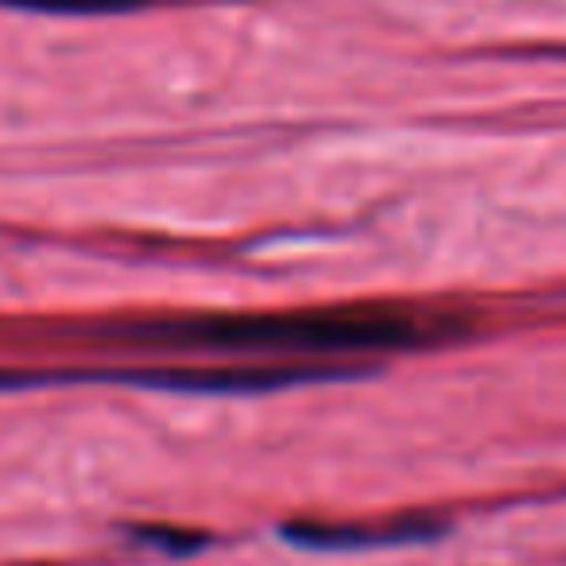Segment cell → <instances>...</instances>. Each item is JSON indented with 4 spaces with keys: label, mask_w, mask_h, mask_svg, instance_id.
<instances>
[{
    "label": "cell",
    "mask_w": 566,
    "mask_h": 566,
    "mask_svg": "<svg viewBox=\"0 0 566 566\" xmlns=\"http://www.w3.org/2000/svg\"><path fill=\"white\" fill-rule=\"evenodd\" d=\"M450 334V318L408 307H323L275 315H206L136 326L133 338L175 349H226V354H369L408 349Z\"/></svg>",
    "instance_id": "obj_1"
},
{
    "label": "cell",
    "mask_w": 566,
    "mask_h": 566,
    "mask_svg": "<svg viewBox=\"0 0 566 566\" xmlns=\"http://www.w3.org/2000/svg\"><path fill=\"white\" fill-rule=\"evenodd\" d=\"M287 539L307 543V547H373V543H400V539H423L434 535L439 524L423 520H403V524H287Z\"/></svg>",
    "instance_id": "obj_2"
},
{
    "label": "cell",
    "mask_w": 566,
    "mask_h": 566,
    "mask_svg": "<svg viewBox=\"0 0 566 566\" xmlns=\"http://www.w3.org/2000/svg\"><path fill=\"white\" fill-rule=\"evenodd\" d=\"M318 369L311 365H295V369H198V373H156V385L164 388H190V392H260V388H280L295 385V380H311Z\"/></svg>",
    "instance_id": "obj_3"
},
{
    "label": "cell",
    "mask_w": 566,
    "mask_h": 566,
    "mask_svg": "<svg viewBox=\"0 0 566 566\" xmlns=\"http://www.w3.org/2000/svg\"><path fill=\"white\" fill-rule=\"evenodd\" d=\"M0 4L32 12H63V17H102V12H133L148 0H0Z\"/></svg>",
    "instance_id": "obj_4"
},
{
    "label": "cell",
    "mask_w": 566,
    "mask_h": 566,
    "mask_svg": "<svg viewBox=\"0 0 566 566\" xmlns=\"http://www.w3.org/2000/svg\"><path fill=\"white\" fill-rule=\"evenodd\" d=\"M136 535H140L144 543H156V547H164V551H175V555H187V551H198L206 543L202 535L182 532V527H136Z\"/></svg>",
    "instance_id": "obj_5"
}]
</instances>
